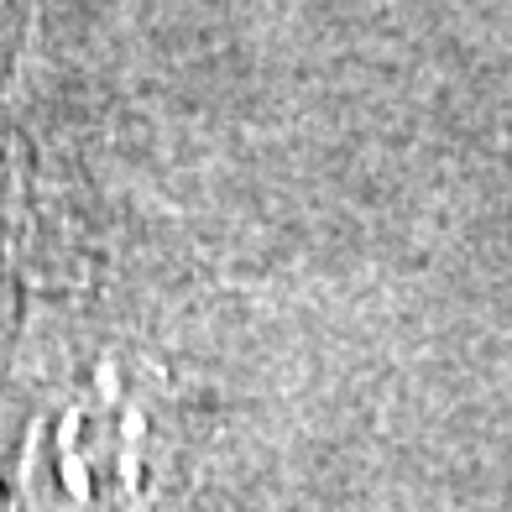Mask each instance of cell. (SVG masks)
<instances>
[{
	"label": "cell",
	"mask_w": 512,
	"mask_h": 512,
	"mask_svg": "<svg viewBox=\"0 0 512 512\" xmlns=\"http://www.w3.org/2000/svg\"><path fill=\"white\" fill-rule=\"evenodd\" d=\"M147 424L115 392H84L32 429L21 455L27 512H136Z\"/></svg>",
	"instance_id": "obj_1"
}]
</instances>
